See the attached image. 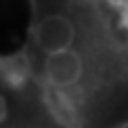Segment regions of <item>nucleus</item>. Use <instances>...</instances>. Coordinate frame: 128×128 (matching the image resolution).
<instances>
[{
  "label": "nucleus",
  "mask_w": 128,
  "mask_h": 128,
  "mask_svg": "<svg viewBox=\"0 0 128 128\" xmlns=\"http://www.w3.org/2000/svg\"><path fill=\"white\" fill-rule=\"evenodd\" d=\"M24 77L60 128H124L128 0H32Z\"/></svg>",
  "instance_id": "1"
}]
</instances>
